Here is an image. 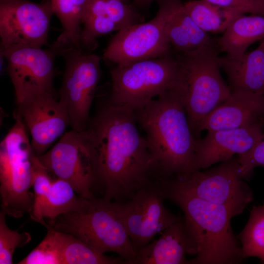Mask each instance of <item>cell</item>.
Masks as SVG:
<instances>
[{
  "mask_svg": "<svg viewBox=\"0 0 264 264\" xmlns=\"http://www.w3.org/2000/svg\"><path fill=\"white\" fill-rule=\"evenodd\" d=\"M135 110L108 99L97 109L84 133L88 146L95 188L109 201L123 202L156 177L146 138Z\"/></svg>",
  "mask_w": 264,
  "mask_h": 264,
  "instance_id": "cell-1",
  "label": "cell"
},
{
  "mask_svg": "<svg viewBox=\"0 0 264 264\" xmlns=\"http://www.w3.org/2000/svg\"><path fill=\"white\" fill-rule=\"evenodd\" d=\"M135 111L146 133L156 177L169 178L198 171L196 138L176 84Z\"/></svg>",
  "mask_w": 264,
  "mask_h": 264,
  "instance_id": "cell-2",
  "label": "cell"
},
{
  "mask_svg": "<svg viewBox=\"0 0 264 264\" xmlns=\"http://www.w3.org/2000/svg\"><path fill=\"white\" fill-rule=\"evenodd\" d=\"M159 178L166 199L182 211L197 242L198 253L189 260V264L241 263L243 260L241 246L232 229L231 220L243 211L199 198L173 177Z\"/></svg>",
  "mask_w": 264,
  "mask_h": 264,
  "instance_id": "cell-3",
  "label": "cell"
},
{
  "mask_svg": "<svg viewBox=\"0 0 264 264\" xmlns=\"http://www.w3.org/2000/svg\"><path fill=\"white\" fill-rule=\"evenodd\" d=\"M217 44L176 56L179 66L177 85L183 98L191 131L200 138L204 118L229 96L231 89L220 72Z\"/></svg>",
  "mask_w": 264,
  "mask_h": 264,
  "instance_id": "cell-4",
  "label": "cell"
},
{
  "mask_svg": "<svg viewBox=\"0 0 264 264\" xmlns=\"http://www.w3.org/2000/svg\"><path fill=\"white\" fill-rule=\"evenodd\" d=\"M73 235L97 251L114 252L126 264H133L137 254L112 201L79 197L76 207L58 216L49 225Z\"/></svg>",
  "mask_w": 264,
  "mask_h": 264,
  "instance_id": "cell-5",
  "label": "cell"
},
{
  "mask_svg": "<svg viewBox=\"0 0 264 264\" xmlns=\"http://www.w3.org/2000/svg\"><path fill=\"white\" fill-rule=\"evenodd\" d=\"M0 144L1 211L16 219L30 213L34 203L32 158L35 153L27 130L19 118Z\"/></svg>",
  "mask_w": 264,
  "mask_h": 264,
  "instance_id": "cell-6",
  "label": "cell"
},
{
  "mask_svg": "<svg viewBox=\"0 0 264 264\" xmlns=\"http://www.w3.org/2000/svg\"><path fill=\"white\" fill-rule=\"evenodd\" d=\"M179 74L177 57L170 53L116 66L110 71L112 86L109 99L115 104L136 111L175 86Z\"/></svg>",
  "mask_w": 264,
  "mask_h": 264,
  "instance_id": "cell-7",
  "label": "cell"
},
{
  "mask_svg": "<svg viewBox=\"0 0 264 264\" xmlns=\"http://www.w3.org/2000/svg\"><path fill=\"white\" fill-rule=\"evenodd\" d=\"M59 55L65 60V69L59 90V100L67 111L73 130L86 131L91 118L90 110L101 78L100 58L73 45L56 41Z\"/></svg>",
  "mask_w": 264,
  "mask_h": 264,
  "instance_id": "cell-8",
  "label": "cell"
},
{
  "mask_svg": "<svg viewBox=\"0 0 264 264\" xmlns=\"http://www.w3.org/2000/svg\"><path fill=\"white\" fill-rule=\"evenodd\" d=\"M166 199L158 177L139 188L130 199L112 201L137 253L177 219L164 205Z\"/></svg>",
  "mask_w": 264,
  "mask_h": 264,
  "instance_id": "cell-9",
  "label": "cell"
},
{
  "mask_svg": "<svg viewBox=\"0 0 264 264\" xmlns=\"http://www.w3.org/2000/svg\"><path fill=\"white\" fill-rule=\"evenodd\" d=\"M174 0H157L158 10L153 19L118 31L105 49L104 59L116 66H125L170 53L166 24Z\"/></svg>",
  "mask_w": 264,
  "mask_h": 264,
  "instance_id": "cell-10",
  "label": "cell"
},
{
  "mask_svg": "<svg viewBox=\"0 0 264 264\" xmlns=\"http://www.w3.org/2000/svg\"><path fill=\"white\" fill-rule=\"evenodd\" d=\"M7 62V71L14 87L17 104L24 99L46 92L55 93V59L59 46L49 48L15 45L0 49Z\"/></svg>",
  "mask_w": 264,
  "mask_h": 264,
  "instance_id": "cell-11",
  "label": "cell"
},
{
  "mask_svg": "<svg viewBox=\"0 0 264 264\" xmlns=\"http://www.w3.org/2000/svg\"><path fill=\"white\" fill-rule=\"evenodd\" d=\"M196 197L242 211L253 200L252 190L244 181L238 156L215 168L173 177Z\"/></svg>",
  "mask_w": 264,
  "mask_h": 264,
  "instance_id": "cell-12",
  "label": "cell"
},
{
  "mask_svg": "<svg viewBox=\"0 0 264 264\" xmlns=\"http://www.w3.org/2000/svg\"><path fill=\"white\" fill-rule=\"evenodd\" d=\"M37 157L49 173L68 182L78 196L95 198L94 176L84 132L73 129L66 132L51 149Z\"/></svg>",
  "mask_w": 264,
  "mask_h": 264,
  "instance_id": "cell-13",
  "label": "cell"
},
{
  "mask_svg": "<svg viewBox=\"0 0 264 264\" xmlns=\"http://www.w3.org/2000/svg\"><path fill=\"white\" fill-rule=\"evenodd\" d=\"M54 12L50 0H0L1 49L15 45L49 46L48 37Z\"/></svg>",
  "mask_w": 264,
  "mask_h": 264,
  "instance_id": "cell-14",
  "label": "cell"
},
{
  "mask_svg": "<svg viewBox=\"0 0 264 264\" xmlns=\"http://www.w3.org/2000/svg\"><path fill=\"white\" fill-rule=\"evenodd\" d=\"M17 105L14 116L20 119L30 133L31 146L37 156L44 154L70 125L66 109L56 100L55 93L29 97Z\"/></svg>",
  "mask_w": 264,
  "mask_h": 264,
  "instance_id": "cell-15",
  "label": "cell"
},
{
  "mask_svg": "<svg viewBox=\"0 0 264 264\" xmlns=\"http://www.w3.org/2000/svg\"><path fill=\"white\" fill-rule=\"evenodd\" d=\"M39 245L22 264H126L120 257L102 254L72 235L49 226Z\"/></svg>",
  "mask_w": 264,
  "mask_h": 264,
  "instance_id": "cell-16",
  "label": "cell"
},
{
  "mask_svg": "<svg viewBox=\"0 0 264 264\" xmlns=\"http://www.w3.org/2000/svg\"><path fill=\"white\" fill-rule=\"evenodd\" d=\"M264 123L248 127L208 131L196 139L195 163L197 170L227 161L235 154L252 149L264 138Z\"/></svg>",
  "mask_w": 264,
  "mask_h": 264,
  "instance_id": "cell-17",
  "label": "cell"
},
{
  "mask_svg": "<svg viewBox=\"0 0 264 264\" xmlns=\"http://www.w3.org/2000/svg\"><path fill=\"white\" fill-rule=\"evenodd\" d=\"M264 123V96L231 90L227 98L202 121L199 132L248 127Z\"/></svg>",
  "mask_w": 264,
  "mask_h": 264,
  "instance_id": "cell-18",
  "label": "cell"
},
{
  "mask_svg": "<svg viewBox=\"0 0 264 264\" xmlns=\"http://www.w3.org/2000/svg\"><path fill=\"white\" fill-rule=\"evenodd\" d=\"M160 237L137 253L133 264H189L186 255H197L198 247L184 217L177 219Z\"/></svg>",
  "mask_w": 264,
  "mask_h": 264,
  "instance_id": "cell-19",
  "label": "cell"
},
{
  "mask_svg": "<svg viewBox=\"0 0 264 264\" xmlns=\"http://www.w3.org/2000/svg\"><path fill=\"white\" fill-rule=\"evenodd\" d=\"M219 62L231 90H242L264 96V49L261 45L239 58L219 57Z\"/></svg>",
  "mask_w": 264,
  "mask_h": 264,
  "instance_id": "cell-20",
  "label": "cell"
},
{
  "mask_svg": "<svg viewBox=\"0 0 264 264\" xmlns=\"http://www.w3.org/2000/svg\"><path fill=\"white\" fill-rule=\"evenodd\" d=\"M166 34L171 46L178 53H188L216 44L195 23L180 0H174L166 22Z\"/></svg>",
  "mask_w": 264,
  "mask_h": 264,
  "instance_id": "cell-21",
  "label": "cell"
},
{
  "mask_svg": "<svg viewBox=\"0 0 264 264\" xmlns=\"http://www.w3.org/2000/svg\"><path fill=\"white\" fill-rule=\"evenodd\" d=\"M264 39V16L242 14L234 19L216 42L220 51L239 58L248 47Z\"/></svg>",
  "mask_w": 264,
  "mask_h": 264,
  "instance_id": "cell-22",
  "label": "cell"
},
{
  "mask_svg": "<svg viewBox=\"0 0 264 264\" xmlns=\"http://www.w3.org/2000/svg\"><path fill=\"white\" fill-rule=\"evenodd\" d=\"M72 186L61 179H54L40 207L36 221L46 228L60 215L73 210L77 205V196Z\"/></svg>",
  "mask_w": 264,
  "mask_h": 264,
  "instance_id": "cell-23",
  "label": "cell"
},
{
  "mask_svg": "<svg viewBox=\"0 0 264 264\" xmlns=\"http://www.w3.org/2000/svg\"><path fill=\"white\" fill-rule=\"evenodd\" d=\"M184 6L195 23L207 33H223L234 19L242 14L205 0L189 1Z\"/></svg>",
  "mask_w": 264,
  "mask_h": 264,
  "instance_id": "cell-24",
  "label": "cell"
},
{
  "mask_svg": "<svg viewBox=\"0 0 264 264\" xmlns=\"http://www.w3.org/2000/svg\"><path fill=\"white\" fill-rule=\"evenodd\" d=\"M90 0H50L62 27L58 38L63 43L80 48L82 21Z\"/></svg>",
  "mask_w": 264,
  "mask_h": 264,
  "instance_id": "cell-25",
  "label": "cell"
},
{
  "mask_svg": "<svg viewBox=\"0 0 264 264\" xmlns=\"http://www.w3.org/2000/svg\"><path fill=\"white\" fill-rule=\"evenodd\" d=\"M237 238L243 259L256 257L264 263V203L253 207L247 223Z\"/></svg>",
  "mask_w": 264,
  "mask_h": 264,
  "instance_id": "cell-26",
  "label": "cell"
},
{
  "mask_svg": "<svg viewBox=\"0 0 264 264\" xmlns=\"http://www.w3.org/2000/svg\"><path fill=\"white\" fill-rule=\"evenodd\" d=\"M120 30L116 23L106 14L86 16L82 22L80 48L83 50L97 38Z\"/></svg>",
  "mask_w": 264,
  "mask_h": 264,
  "instance_id": "cell-27",
  "label": "cell"
},
{
  "mask_svg": "<svg viewBox=\"0 0 264 264\" xmlns=\"http://www.w3.org/2000/svg\"><path fill=\"white\" fill-rule=\"evenodd\" d=\"M6 214L0 212V264H11L15 249L22 247L31 240L30 233H19L10 229L6 223Z\"/></svg>",
  "mask_w": 264,
  "mask_h": 264,
  "instance_id": "cell-28",
  "label": "cell"
},
{
  "mask_svg": "<svg viewBox=\"0 0 264 264\" xmlns=\"http://www.w3.org/2000/svg\"><path fill=\"white\" fill-rule=\"evenodd\" d=\"M49 173L41 165L37 156L32 158V187L34 190V203L30 213L31 219L36 221L40 207L54 180Z\"/></svg>",
  "mask_w": 264,
  "mask_h": 264,
  "instance_id": "cell-29",
  "label": "cell"
},
{
  "mask_svg": "<svg viewBox=\"0 0 264 264\" xmlns=\"http://www.w3.org/2000/svg\"><path fill=\"white\" fill-rule=\"evenodd\" d=\"M108 16L119 26L120 29L141 23L138 13L125 2L120 0H106Z\"/></svg>",
  "mask_w": 264,
  "mask_h": 264,
  "instance_id": "cell-30",
  "label": "cell"
},
{
  "mask_svg": "<svg viewBox=\"0 0 264 264\" xmlns=\"http://www.w3.org/2000/svg\"><path fill=\"white\" fill-rule=\"evenodd\" d=\"M238 159L244 179L249 180L255 168H264V138L249 151L239 154Z\"/></svg>",
  "mask_w": 264,
  "mask_h": 264,
  "instance_id": "cell-31",
  "label": "cell"
},
{
  "mask_svg": "<svg viewBox=\"0 0 264 264\" xmlns=\"http://www.w3.org/2000/svg\"><path fill=\"white\" fill-rule=\"evenodd\" d=\"M225 9L242 14L264 16V0H205Z\"/></svg>",
  "mask_w": 264,
  "mask_h": 264,
  "instance_id": "cell-32",
  "label": "cell"
},
{
  "mask_svg": "<svg viewBox=\"0 0 264 264\" xmlns=\"http://www.w3.org/2000/svg\"><path fill=\"white\" fill-rule=\"evenodd\" d=\"M155 0H134L133 3L136 7L143 8L149 7Z\"/></svg>",
  "mask_w": 264,
  "mask_h": 264,
  "instance_id": "cell-33",
  "label": "cell"
},
{
  "mask_svg": "<svg viewBox=\"0 0 264 264\" xmlns=\"http://www.w3.org/2000/svg\"><path fill=\"white\" fill-rule=\"evenodd\" d=\"M260 45H261L263 47V48L264 49V39L262 40L261 43Z\"/></svg>",
  "mask_w": 264,
  "mask_h": 264,
  "instance_id": "cell-34",
  "label": "cell"
},
{
  "mask_svg": "<svg viewBox=\"0 0 264 264\" xmlns=\"http://www.w3.org/2000/svg\"><path fill=\"white\" fill-rule=\"evenodd\" d=\"M120 0L122 1H124V2H125V1H126V0Z\"/></svg>",
  "mask_w": 264,
  "mask_h": 264,
  "instance_id": "cell-35",
  "label": "cell"
}]
</instances>
